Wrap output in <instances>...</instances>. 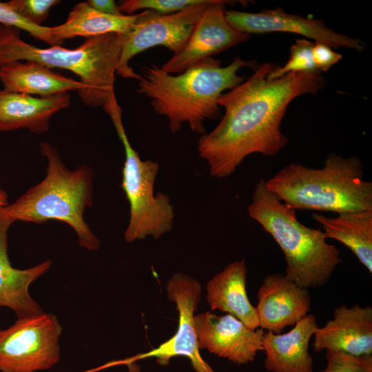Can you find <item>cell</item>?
I'll return each mask as SVG.
<instances>
[{
	"label": "cell",
	"mask_w": 372,
	"mask_h": 372,
	"mask_svg": "<svg viewBox=\"0 0 372 372\" xmlns=\"http://www.w3.org/2000/svg\"><path fill=\"white\" fill-rule=\"evenodd\" d=\"M275 65H260L248 80L219 98L225 114L197 144L211 176H231L254 153L277 155L288 143L280 126L289 103L300 95L316 94L324 85L320 71L292 72L269 79L267 76Z\"/></svg>",
	"instance_id": "1"
},
{
	"label": "cell",
	"mask_w": 372,
	"mask_h": 372,
	"mask_svg": "<svg viewBox=\"0 0 372 372\" xmlns=\"http://www.w3.org/2000/svg\"><path fill=\"white\" fill-rule=\"evenodd\" d=\"M244 67L255 69L256 63L235 57L223 67L220 60L209 56L175 75L152 63L143 67L137 92L150 99L156 114L167 118L172 134L186 123L193 132L203 135L206 133L205 122L221 116L220 96L243 82L238 72Z\"/></svg>",
	"instance_id": "2"
},
{
	"label": "cell",
	"mask_w": 372,
	"mask_h": 372,
	"mask_svg": "<svg viewBox=\"0 0 372 372\" xmlns=\"http://www.w3.org/2000/svg\"><path fill=\"white\" fill-rule=\"evenodd\" d=\"M39 148L48 161L45 178L14 202L0 207V219L37 224L60 220L73 229L81 247L98 249L101 242L83 218L93 202L92 169L85 165L68 169L48 142H42Z\"/></svg>",
	"instance_id": "3"
},
{
	"label": "cell",
	"mask_w": 372,
	"mask_h": 372,
	"mask_svg": "<svg viewBox=\"0 0 372 372\" xmlns=\"http://www.w3.org/2000/svg\"><path fill=\"white\" fill-rule=\"evenodd\" d=\"M267 188L296 209L372 211V183L364 178L359 157L329 154L321 168L291 163L265 180Z\"/></svg>",
	"instance_id": "4"
},
{
	"label": "cell",
	"mask_w": 372,
	"mask_h": 372,
	"mask_svg": "<svg viewBox=\"0 0 372 372\" xmlns=\"http://www.w3.org/2000/svg\"><path fill=\"white\" fill-rule=\"evenodd\" d=\"M248 214L282 251L288 279L306 289L321 287L329 281L342 262L340 251L327 242L322 230L302 224L296 210L269 191L263 178L255 186Z\"/></svg>",
	"instance_id": "5"
},
{
	"label": "cell",
	"mask_w": 372,
	"mask_h": 372,
	"mask_svg": "<svg viewBox=\"0 0 372 372\" xmlns=\"http://www.w3.org/2000/svg\"><path fill=\"white\" fill-rule=\"evenodd\" d=\"M122 42L121 34L108 33L87 38L72 50L60 45L41 48L22 40L17 29L0 25V65L34 61L70 70L86 87L78 92L81 101L90 107H103L114 92Z\"/></svg>",
	"instance_id": "6"
},
{
	"label": "cell",
	"mask_w": 372,
	"mask_h": 372,
	"mask_svg": "<svg viewBox=\"0 0 372 372\" xmlns=\"http://www.w3.org/2000/svg\"><path fill=\"white\" fill-rule=\"evenodd\" d=\"M106 113L123 143L125 156L121 187L130 205V219L124 239L130 243L148 236L158 239L172 229L175 216L169 196L162 192L154 194L159 165L153 161L141 160L132 147L123 124L120 105L110 106Z\"/></svg>",
	"instance_id": "7"
},
{
	"label": "cell",
	"mask_w": 372,
	"mask_h": 372,
	"mask_svg": "<svg viewBox=\"0 0 372 372\" xmlns=\"http://www.w3.org/2000/svg\"><path fill=\"white\" fill-rule=\"evenodd\" d=\"M62 327L57 318L45 312L17 319L0 329V371L48 370L60 360Z\"/></svg>",
	"instance_id": "8"
},
{
	"label": "cell",
	"mask_w": 372,
	"mask_h": 372,
	"mask_svg": "<svg viewBox=\"0 0 372 372\" xmlns=\"http://www.w3.org/2000/svg\"><path fill=\"white\" fill-rule=\"evenodd\" d=\"M212 0H203L178 12L161 14L144 10L122 36V48L116 74L139 80L141 75L130 65V60L149 48L163 45L174 54L187 41L194 27Z\"/></svg>",
	"instance_id": "9"
},
{
	"label": "cell",
	"mask_w": 372,
	"mask_h": 372,
	"mask_svg": "<svg viewBox=\"0 0 372 372\" xmlns=\"http://www.w3.org/2000/svg\"><path fill=\"white\" fill-rule=\"evenodd\" d=\"M200 282L183 273H176L167 280V298L176 305L178 312V324L175 334L158 347L127 359L136 361L154 358L162 366L167 365L172 358L184 356L189 359L195 372H216L204 360L199 351L198 337L194 316L201 295Z\"/></svg>",
	"instance_id": "10"
},
{
	"label": "cell",
	"mask_w": 372,
	"mask_h": 372,
	"mask_svg": "<svg viewBox=\"0 0 372 372\" xmlns=\"http://www.w3.org/2000/svg\"><path fill=\"white\" fill-rule=\"evenodd\" d=\"M231 1L212 0L183 48L160 68L166 73L180 74L196 62L249 40V34L234 30L225 17Z\"/></svg>",
	"instance_id": "11"
},
{
	"label": "cell",
	"mask_w": 372,
	"mask_h": 372,
	"mask_svg": "<svg viewBox=\"0 0 372 372\" xmlns=\"http://www.w3.org/2000/svg\"><path fill=\"white\" fill-rule=\"evenodd\" d=\"M225 17L234 30L248 34L289 32L304 36L331 48H345L358 52L364 48L361 40L334 31L322 20L288 14L280 8L256 13L226 10Z\"/></svg>",
	"instance_id": "12"
},
{
	"label": "cell",
	"mask_w": 372,
	"mask_h": 372,
	"mask_svg": "<svg viewBox=\"0 0 372 372\" xmlns=\"http://www.w3.org/2000/svg\"><path fill=\"white\" fill-rule=\"evenodd\" d=\"M199 349L238 364L253 362L262 351L260 328L251 329L230 314L217 316L209 311L194 316Z\"/></svg>",
	"instance_id": "13"
},
{
	"label": "cell",
	"mask_w": 372,
	"mask_h": 372,
	"mask_svg": "<svg viewBox=\"0 0 372 372\" xmlns=\"http://www.w3.org/2000/svg\"><path fill=\"white\" fill-rule=\"evenodd\" d=\"M256 307L259 328L278 334L310 311L311 296L282 273L266 276L258 291Z\"/></svg>",
	"instance_id": "14"
},
{
	"label": "cell",
	"mask_w": 372,
	"mask_h": 372,
	"mask_svg": "<svg viewBox=\"0 0 372 372\" xmlns=\"http://www.w3.org/2000/svg\"><path fill=\"white\" fill-rule=\"evenodd\" d=\"M313 349L353 356L372 355V309L358 304L335 308L333 318L315 332Z\"/></svg>",
	"instance_id": "15"
},
{
	"label": "cell",
	"mask_w": 372,
	"mask_h": 372,
	"mask_svg": "<svg viewBox=\"0 0 372 372\" xmlns=\"http://www.w3.org/2000/svg\"><path fill=\"white\" fill-rule=\"evenodd\" d=\"M318 328L316 316L308 313L285 333L265 331L264 366L269 372H313L309 342Z\"/></svg>",
	"instance_id": "16"
},
{
	"label": "cell",
	"mask_w": 372,
	"mask_h": 372,
	"mask_svg": "<svg viewBox=\"0 0 372 372\" xmlns=\"http://www.w3.org/2000/svg\"><path fill=\"white\" fill-rule=\"evenodd\" d=\"M12 223L0 219V307L10 309L20 319L44 312L31 297L29 287L50 269L52 263L48 260L25 269L13 267L8 254V231Z\"/></svg>",
	"instance_id": "17"
},
{
	"label": "cell",
	"mask_w": 372,
	"mask_h": 372,
	"mask_svg": "<svg viewBox=\"0 0 372 372\" xmlns=\"http://www.w3.org/2000/svg\"><path fill=\"white\" fill-rule=\"evenodd\" d=\"M70 105L69 92L42 97L0 89V132L25 128L45 133L51 117Z\"/></svg>",
	"instance_id": "18"
},
{
	"label": "cell",
	"mask_w": 372,
	"mask_h": 372,
	"mask_svg": "<svg viewBox=\"0 0 372 372\" xmlns=\"http://www.w3.org/2000/svg\"><path fill=\"white\" fill-rule=\"evenodd\" d=\"M247 269L244 259L227 265L209 280L206 298L211 310L230 314L251 329L259 328L256 307L246 290Z\"/></svg>",
	"instance_id": "19"
},
{
	"label": "cell",
	"mask_w": 372,
	"mask_h": 372,
	"mask_svg": "<svg viewBox=\"0 0 372 372\" xmlns=\"http://www.w3.org/2000/svg\"><path fill=\"white\" fill-rule=\"evenodd\" d=\"M3 89L36 96H49L85 90L80 81L65 77L34 61H15L0 65Z\"/></svg>",
	"instance_id": "20"
},
{
	"label": "cell",
	"mask_w": 372,
	"mask_h": 372,
	"mask_svg": "<svg viewBox=\"0 0 372 372\" xmlns=\"http://www.w3.org/2000/svg\"><path fill=\"white\" fill-rule=\"evenodd\" d=\"M141 15L112 16L98 12L87 3L76 4L65 21L50 27L54 45H60L65 40L76 37L90 38L108 33L124 34Z\"/></svg>",
	"instance_id": "21"
},
{
	"label": "cell",
	"mask_w": 372,
	"mask_h": 372,
	"mask_svg": "<svg viewBox=\"0 0 372 372\" xmlns=\"http://www.w3.org/2000/svg\"><path fill=\"white\" fill-rule=\"evenodd\" d=\"M312 218L322 225L327 239L342 243L372 273V211L341 212L334 218L314 213Z\"/></svg>",
	"instance_id": "22"
},
{
	"label": "cell",
	"mask_w": 372,
	"mask_h": 372,
	"mask_svg": "<svg viewBox=\"0 0 372 372\" xmlns=\"http://www.w3.org/2000/svg\"><path fill=\"white\" fill-rule=\"evenodd\" d=\"M313 43L301 39L290 48V56L287 62L282 67L275 65L269 73V79L280 78L292 72H314L319 71L313 59L312 50Z\"/></svg>",
	"instance_id": "23"
},
{
	"label": "cell",
	"mask_w": 372,
	"mask_h": 372,
	"mask_svg": "<svg viewBox=\"0 0 372 372\" xmlns=\"http://www.w3.org/2000/svg\"><path fill=\"white\" fill-rule=\"evenodd\" d=\"M203 0H124L118 4L120 12L132 15L138 10H149L161 14H169L183 10Z\"/></svg>",
	"instance_id": "24"
},
{
	"label": "cell",
	"mask_w": 372,
	"mask_h": 372,
	"mask_svg": "<svg viewBox=\"0 0 372 372\" xmlns=\"http://www.w3.org/2000/svg\"><path fill=\"white\" fill-rule=\"evenodd\" d=\"M0 25L28 32L32 37L54 45L50 27L33 24L18 14L8 2L0 1Z\"/></svg>",
	"instance_id": "25"
},
{
	"label": "cell",
	"mask_w": 372,
	"mask_h": 372,
	"mask_svg": "<svg viewBox=\"0 0 372 372\" xmlns=\"http://www.w3.org/2000/svg\"><path fill=\"white\" fill-rule=\"evenodd\" d=\"M327 365L320 372H372V355L353 356L326 351Z\"/></svg>",
	"instance_id": "26"
},
{
	"label": "cell",
	"mask_w": 372,
	"mask_h": 372,
	"mask_svg": "<svg viewBox=\"0 0 372 372\" xmlns=\"http://www.w3.org/2000/svg\"><path fill=\"white\" fill-rule=\"evenodd\" d=\"M58 0H11L9 5L29 22L42 25L48 17L51 8L59 3Z\"/></svg>",
	"instance_id": "27"
},
{
	"label": "cell",
	"mask_w": 372,
	"mask_h": 372,
	"mask_svg": "<svg viewBox=\"0 0 372 372\" xmlns=\"http://www.w3.org/2000/svg\"><path fill=\"white\" fill-rule=\"evenodd\" d=\"M312 54L316 68L321 72L328 71L342 58L331 47L320 42L313 43Z\"/></svg>",
	"instance_id": "28"
},
{
	"label": "cell",
	"mask_w": 372,
	"mask_h": 372,
	"mask_svg": "<svg viewBox=\"0 0 372 372\" xmlns=\"http://www.w3.org/2000/svg\"><path fill=\"white\" fill-rule=\"evenodd\" d=\"M86 2L101 13L112 16L125 15L120 12L118 5L113 0H88Z\"/></svg>",
	"instance_id": "29"
},
{
	"label": "cell",
	"mask_w": 372,
	"mask_h": 372,
	"mask_svg": "<svg viewBox=\"0 0 372 372\" xmlns=\"http://www.w3.org/2000/svg\"><path fill=\"white\" fill-rule=\"evenodd\" d=\"M125 364L128 369V372H141V367L136 361L125 360Z\"/></svg>",
	"instance_id": "30"
},
{
	"label": "cell",
	"mask_w": 372,
	"mask_h": 372,
	"mask_svg": "<svg viewBox=\"0 0 372 372\" xmlns=\"http://www.w3.org/2000/svg\"><path fill=\"white\" fill-rule=\"evenodd\" d=\"M8 198V194L1 188L0 185V207H4L9 203Z\"/></svg>",
	"instance_id": "31"
}]
</instances>
